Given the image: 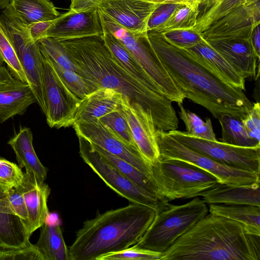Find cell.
<instances>
[{
  "label": "cell",
  "mask_w": 260,
  "mask_h": 260,
  "mask_svg": "<svg viewBox=\"0 0 260 260\" xmlns=\"http://www.w3.org/2000/svg\"><path fill=\"white\" fill-rule=\"evenodd\" d=\"M57 40L76 66L77 73L94 90L112 89L151 113L157 129L166 132L177 129L179 120L172 102L158 89L129 74L109 49L103 35Z\"/></svg>",
  "instance_id": "6da1fadb"
},
{
  "label": "cell",
  "mask_w": 260,
  "mask_h": 260,
  "mask_svg": "<svg viewBox=\"0 0 260 260\" xmlns=\"http://www.w3.org/2000/svg\"><path fill=\"white\" fill-rule=\"evenodd\" d=\"M149 40L178 88L218 119L228 114L244 117L253 103L243 90L229 84L187 49L171 43L162 32L147 31Z\"/></svg>",
  "instance_id": "7a4b0ae2"
},
{
  "label": "cell",
  "mask_w": 260,
  "mask_h": 260,
  "mask_svg": "<svg viewBox=\"0 0 260 260\" xmlns=\"http://www.w3.org/2000/svg\"><path fill=\"white\" fill-rule=\"evenodd\" d=\"M259 260L260 236L211 213L179 237L159 260Z\"/></svg>",
  "instance_id": "3957f363"
},
{
  "label": "cell",
  "mask_w": 260,
  "mask_h": 260,
  "mask_svg": "<svg viewBox=\"0 0 260 260\" xmlns=\"http://www.w3.org/2000/svg\"><path fill=\"white\" fill-rule=\"evenodd\" d=\"M157 213L152 208L135 203L98 213L76 232L68 248L69 260H96L135 245Z\"/></svg>",
  "instance_id": "277c9868"
},
{
  "label": "cell",
  "mask_w": 260,
  "mask_h": 260,
  "mask_svg": "<svg viewBox=\"0 0 260 260\" xmlns=\"http://www.w3.org/2000/svg\"><path fill=\"white\" fill-rule=\"evenodd\" d=\"M208 213L207 204L198 197L184 204H169L165 209L156 214L146 233L136 245L162 254Z\"/></svg>",
  "instance_id": "5b68a950"
},
{
  "label": "cell",
  "mask_w": 260,
  "mask_h": 260,
  "mask_svg": "<svg viewBox=\"0 0 260 260\" xmlns=\"http://www.w3.org/2000/svg\"><path fill=\"white\" fill-rule=\"evenodd\" d=\"M151 177L158 196L168 202L194 198L218 183L207 171L176 159L159 158L152 165Z\"/></svg>",
  "instance_id": "8992f818"
},
{
  "label": "cell",
  "mask_w": 260,
  "mask_h": 260,
  "mask_svg": "<svg viewBox=\"0 0 260 260\" xmlns=\"http://www.w3.org/2000/svg\"><path fill=\"white\" fill-rule=\"evenodd\" d=\"M99 10L102 22L134 57L161 93L172 102L182 104L185 96L152 47L147 31L130 32Z\"/></svg>",
  "instance_id": "52a82bcc"
},
{
  "label": "cell",
  "mask_w": 260,
  "mask_h": 260,
  "mask_svg": "<svg viewBox=\"0 0 260 260\" xmlns=\"http://www.w3.org/2000/svg\"><path fill=\"white\" fill-rule=\"evenodd\" d=\"M0 25L10 39L30 86L44 114L46 107L43 87V56L38 42L30 38L27 24L11 6L0 14Z\"/></svg>",
  "instance_id": "ba28073f"
},
{
  "label": "cell",
  "mask_w": 260,
  "mask_h": 260,
  "mask_svg": "<svg viewBox=\"0 0 260 260\" xmlns=\"http://www.w3.org/2000/svg\"><path fill=\"white\" fill-rule=\"evenodd\" d=\"M156 137L162 159L181 160L213 175L218 183L231 186H251L260 183V174L233 168L183 144L168 132L157 129Z\"/></svg>",
  "instance_id": "9c48e42d"
},
{
  "label": "cell",
  "mask_w": 260,
  "mask_h": 260,
  "mask_svg": "<svg viewBox=\"0 0 260 260\" xmlns=\"http://www.w3.org/2000/svg\"><path fill=\"white\" fill-rule=\"evenodd\" d=\"M78 138L81 157L109 188L132 203L152 208L157 213L167 207L169 202L138 186L96 150L91 143L82 137Z\"/></svg>",
  "instance_id": "30bf717a"
},
{
  "label": "cell",
  "mask_w": 260,
  "mask_h": 260,
  "mask_svg": "<svg viewBox=\"0 0 260 260\" xmlns=\"http://www.w3.org/2000/svg\"><path fill=\"white\" fill-rule=\"evenodd\" d=\"M189 148L226 166L260 174V146L244 147L200 139L186 132H168Z\"/></svg>",
  "instance_id": "8fae6325"
},
{
  "label": "cell",
  "mask_w": 260,
  "mask_h": 260,
  "mask_svg": "<svg viewBox=\"0 0 260 260\" xmlns=\"http://www.w3.org/2000/svg\"><path fill=\"white\" fill-rule=\"evenodd\" d=\"M42 56L45 115L47 124L50 127L56 128L72 126L80 100L68 87L47 57Z\"/></svg>",
  "instance_id": "7c38bea8"
},
{
  "label": "cell",
  "mask_w": 260,
  "mask_h": 260,
  "mask_svg": "<svg viewBox=\"0 0 260 260\" xmlns=\"http://www.w3.org/2000/svg\"><path fill=\"white\" fill-rule=\"evenodd\" d=\"M72 126L77 137L84 138L131 164L152 178V165L144 158L138 149L116 135L99 119L93 118L77 121Z\"/></svg>",
  "instance_id": "4fadbf2b"
},
{
  "label": "cell",
  "mask_w": 260,
  "mask_h": 260,
  "mask_svg": "<svg viewBox=\"0 0 260 260\" xmlns=\"http://www.w3.org/2000/svg\"><path fill=\"white\" fill-rule=\"evenodd\" d=\"M260 24V1L238 7L212 23L201 34L205 40H250Z\"/></svg>",
  "instance_id": "5bb4252c"
},
{
  "label": "cell",
  "mask_w": 260,
  "mask_h": 260,
  "mask_svg": "<svg viewBox=\"0 0 260 260\" xmlns=\"http://www.w3.org/2000/svg\"><path fill=\"white\" fill-rule=\"evenodd\" d=\"M118 110L128 124L138 150L149 164L154 165L159 159L160 152L152 115L124 96Z\"/></svg>",
  "instance_id": "9a60e30c"
},
{
  "label": "cell",
  "mask_w": 260,
  "mask_h": 260,
  "mask_svg": "<svg viewBox=\"0 0 260 260\" xmlns=\"http://www.w3.org/2000/svg\"><path fill=\"white\" fill-rule=\"evenodd\" d=\"M159 4L142 0H102L99 9L132 32L147 31L150 16Z\"/></svg>",
  "instance_id": "2e32d148"
},
{
  "label": "cell",
  "mask_w": 260,
  "mask_h": 260,
  "mask_svg": "<svg viewBox=\"0 0 260 260\" xmlns=\"http://www.w3.org/2000/svg\"><path fill=\"white\" fill-rule=\"evenodd\" d=\"M98 35H103V29L98 7L80 13L70 10L60 15L53 20L45 37L66 39Z\"/></svg>",
  "instance_id": "e0dca14e"
},
{
  "label": "cell",
  "mask_w": 260,
  "mask_h": 260,
  "mask_svg": "<svg viewBox=\"0 0 260 260\" xmlns=\"http://www.w3.org/2000/svg\"><path fill=\"white\" fill-rule=\"evenodd\" d=\"M205 41L245 79L256 77L259 59L254 53L251 39Z\"/></svg>",
  "instance_id": "ac0fdd59"
},
{
  "label": "cell",
  "mask_w": 260,
  "mask_h": 260,
  "mask_svg": "<svg viewBox=\"0 0 260 260\" xmlns=\"http://www.w3.org/2000/svg\"><path fill=\"white\" fill-rule=\"evenodd\" d=\"M19 188L26 206L29 233L40 228L49 216L47 201L50 188L44 182H39L32 175L24 173V180Z\"/></svg>",
  "instance_id": "d6986e66"
},
{
  "label": "cell",
  "mask_w": 260,
  "mask_h": 260,
  "mask_svg": "<svg viewBox=\"0 0 260 260\" xmlns=\"http://www.w3.org/2000/svg\"><path fill=\"white\" fill-rule=\"evenodd\" d=\"M123 96L108 88H100L80 100L75 113V121L91 118L100 119L105 115L118 110Z\"/></svg>",
  "instance_id": "ffe728a7"
},
{
  "label": "cell",
  "mask_w": 260,
  "mask_h": 260,
  "mask_svg": "<svg viewBox=\"0 0 260 260\" xmlns=\"http://www.w3.org/2000/svg\"><path fill=\"white\" fill-rule=\"evenodd\" d=\"M200 196L207 204L249 205L260 206L259 184L231 186L218 183L202 192Z\"/></svg>",
  "instance_id": "44dd1931"
},
{
  "label": "cell",
  "mask_w": 260,
  "mask_h": 260,
  "mask_svg": "<svg viewBox=\"0 0 260 260\" xmlns=\"http://www.w3.org/2000/svg\"><path fill=\"white\" fill-rule=\"evenodd\" d=\"M32 133L28 127L20 128L8 142L14 150L20 167L24 168L27 174L35 176L41 182H45L48 169L39 159L34 148Z\"/></svg>",
  "instance_id": "7402d4cb"
},
{
  "label": "cell",
  "mask_w": 260,
  "mask_h": 260,
  "mask_svg": "<svg viewBox=\"0 0 260 260\" xmlns=\"http://www.w3.org/2000/svg\"><path fill=\"white\" fill-rule=\"evenodd\" d=\"M37 100L27 83L19 81L0 88V122L16 115H22Z\"/></svg>",
  "instance_id": "603a6c76"
},
{
  "label": "cell",
  "mask_w": 260,
  "mask_h": 260,
  "mask_svg": "<svg viewBox=\"0 0 260 260\" xmlns=\"http://www.w3.org/2000/svg\"><path fill=\"white\" fill-rule=\"evenodd\" d=\"M187 49L229 84L245 90L246 79L203 38L196 45Z\"/></svg>",
  "instance_id": "cb8c5ba5"
},
{
  "label": "cell",
  "mask_w": 260,
  "mask_h": 260,
  "mask_svg": "<svg viewBox=\"0 0 260 260\" xmlns=\"http://www.w3.org/2000/svg\"><path fill=\"white\" fill-rule=\"evenodd\" d=\"M209 212L242 224L248 233L260 236V206L209 204Z\"/></svg>",
  "instance_id": "d4e9b609"
},
{
  "label": "cell",
  "mask_w": 260,
  "mask_h": 260,
  "mask_svg": "<svg viewBox=\"0 0 260 260\" xmlns=\"http://www.w3.org/2000/svg\"><path fill=\"white\" fill-rule=\"evenodd\" d=\"M41 228L39 238L35 245L43 260H69V249L60 226L46 221Z\"/></svg>",
  "instance_id": "484cf974"
},
{
  "label": "cell",
  "mask_w": 260,
  "mask_h": 260,
  "mask_svg": "<svg viewBox=\"0 0 260 260\" xmlns=\"http://www.w3.org/2000/svg\"><path fill=\"white\" fill-rule=\"evenodd\" d=\"M30 237L27 227L17 215L0 211V248L26 246L30 243Z\"/></svg>",
  "instance_id": "4316f807"
},
{
  "label": "cell",
  "mask_w": 260,
  "mask_h": 260,
  "mask_svg": "<svg viewBox=\"0 0 260 260\" xmlns=\"http://www.w3.org/2000/svg\"><path fill=\"white\" fill-rule=\"evenodd\" d=\"M102 25L104 41L109 49L120 64L129 74L142 83L159 90L139 62L123 45L108 30L102 22Z\"/></svg>",
  "instance_id": "83f0119b"
},
{
  "label": "cell",
  "mask_w": 260,
  "mask_h": 260,
  "mask_svg": "<svg viewBox=\"0 0 260 260\" xmlns=\"http://www.w3.org/2000/svg\"><path fill=\"white\" fill-rule=\"evenodd\" d=\"M10 6L27 24L52 21L60 15L50 0H12Z\"/></svg>",
  "instance_id": "f1b7e54d"
},
{
  "label": "cell",
  "mask_w": 260,
  "mask_h": 260,
  "mask_svg": "<svg viewBox=\"0 0 260 260\" xmlns=\"http://www.w3.org/2000/svg\"><path fill=\"white\" fill-rule=\"evenodd\" d=\"M217 119L221 127V142L244 147L260 146V143L251 139L247 134L240 118L223 114Z\"/></svg>",
  "instance_id": "f546056e"
},
{
  "label": "cell",
  "mask_w": 260,
  "mask_h": 260,
  "mask_svg": "<svg viewBox=\"0 0 260 260\" xmlns=\"http://www.w3.org/2000/svg\"><path fill=\"white\" fill-rule=\"evenodd\" d=\"M92 145L96 150L114 165L134 183L147 192L160 198L158 196L155 183L151 177L142 172L131 164L109 153L100 147L93 144H92Z\"/></svg>",
  "instance_id": "4dcf8cb0"
},
{
  "label": "cell",
  "mask_w": 260,
  "mask_h": 260,
  "mask_svg": "<svg viewBox=\"0 0 260 260\" xmlns=\"http://www.w3.org/2000/svg\"><path fill=\"white\" fill-rule=\"evenodd\" d=\"M260 0H218L200 19L192 30L202 33L214 22L234 9L250 5Z\"/></svg>",
  "instance_id": "1f68e13d"
},
{
  "label": "cell",
  "mask_w": 260,
  "mask_h": 260,
  "mask_svg": "<svg viewBox=\"0 0 260 260\" xmlns=\"http://www.w3.org/2000/svg\"><path fill=\"white\" fill-rule=\"evenodd\" d=\"M178 105L180 108V118L183 121L188 134L200 139L217 140L209 118L204 121L196 114L185 109L182 103H178Z\"/></svg>",
  "instance_id": "d6a6232c"
},
{
  "label": "cell",
  "mask_w": 260,
  "mask_h": 260,
  "mask_svg": "<svg viewBox=\"0 0 260 260\" xmlns=\"http://www.w3.org/2000/svg\"><path fill=\"white\" fill-rule=\"evenodd\" d=\"M199 7L183 5L178 8L159 30L165 32L176 29H192L196 25Z\"/></svg>",
  "instance_id": "836d02e7"
},
{
  "label": "cell",
  "mask_w": 260,
  "mask_h": 260,
  "mask_svg": "<svg viewBox=\"0 0 260 260\" xmlns=\"http://www.w3.org/2000/svg\"><path fill=\"white\" fill-rule=\"evenodd\" d=\"M0 63H5L11 75L16 79L28 83L25 73L15 50L0 25Z\"/></svg>",
  "instance_id": "e575fe53"
},
{
  "label": "cell",
  "mask_w": 260,
  "mask_h": 260,
  "mask_svg": "<svg viewBox=\"0 0 260 260\" xmlns=\"http://www.w3.org/2000/svg\"><path fill=\"white\" fill-rule=\"evenodd\" d=\"M50 62L70 90L80 100L94 91L85 79L77 72L65 69L41 52Z\"/></svg>",
  "instance_id": "d590c367"
},
{
  "label": "cell",
  "mask_w": 260,
  "mask_h": 260,
  "mask_svg": "<svg viewBox=\"0 0 260 260\" xmlns=\"http://www.w3.org/2000/svg\"><path fill=\"white\" fill-rule=\"evenodd\" d=\"M40 51L63 68L77 72L75 64L69 59L66 51L58 40L44 37L38 41Z\"/></svg>",
  "instance_id": "8d00e7d4"
},
{
  "label": "cell",
  "mask_w": 260,
  "mask_h": 260,
  "mask_svg": "<svg viewBox=\"0 0 260 260\" xmlns=\"http://www.w3.org/2000/svg\"><path fill=\"white\" fill-rule=\"evenodd\" d=\"M99 119L126 143L137 148L128 124L119 110L110 112Z\"/></svg>",
  "instance_id": "74e56055"
},
{
  "label": "cell",
  "mask_w": 260,
  "mask_h": 260,
  "mask_svg": "<svg viewBox=\"0 0 260 260\" xmlns=\"http://www.w3.org/2000/svg\"><path fill=\"white\" fill-rule=\"evenodd\" d=\"M24 180L21 168L5 158H0V188L8 191L19 187Z\"/></svg>",
  "instance_id": "f35d334b"
},
{
  "label": "cell",
  "mask_w": 260,
  "mask_h": 260,
  "mask_svg": "<svg viewBox=\"0 0 260 260\" xmlns=\"http://www.w3.org/2000/svg\"><path fill=\"white\" fill-rule=\"evenodd\" d=\"M162 253L138 247L136 244L125 249L110 252L96 260H159Z\"/></svg>",
  "instance_id": "ab89813d"
},
{
  "label": "cell",
  "mask_w": 260,
  "mask_h": 260,
  "mask_svg": "<svg viewBox=\"0 0 260 260\" xmlns=\"http://www.w3.org/2000/svg\"><path fill=\"white\" fill-rule=\"evenodd\" d=\"M183 5L177 3L158 5L149 17L147 30L159 31L174 12Z\"/></svg>",
  "instance_id": "60d3db41"
},
{
  "label": "cell",
  "mask_w": 260,
  "mask_h": 260,
  "mask_svg": "<svg viewBox=\"0 0 260 260\" xmlns=\"http://www.w3.org/2000/svg\"><path fill=\"white\" fill-rule=\"evenodd\" d=\"M162 32L171 43L186 49L193 47L202 39L200 34L191 29H176Z\"/></svg>",
  "instance_id": "b9f144b4"
},
{
  "label": "cell",
  "mask_w": 260,
  "mask_h": 260,
  "mask_svg": "<svg viewBox=\"0 0 260 260\" xmlns=\"http://www.w3.org/2000/svg\"><path fill=\"white\" fill-rule=\"evenodd\" d=\"M43 260L35 245L31 243L16 248H0V260Z\"/></svg>",
  "instance_id": "7bdbcfd3"
},
{
  "label": "cell",
  "mask_w": 260,
  "mask_h": 260,
  "mask_svg": "<svg viewBox=\"0 0 260 260\" xmlns=\"http://www.w3.org/2000/svg\"><path fill=\"white\" fill-rule=\"evenodd\" d=\"M244 129L249 136L260 143V104L253 103V105L246 114L240 119Z\"/></svg>",
  "instance_id": "ee69618b"
},
{
  "label": "cell",
  "mask_w": 260,
  "mask_h": 260,
  "mask_svg": "<svg viewBox=\"0 0 260 260\" xmlns=\"http://www.w3.org/2000/svg\"><path fill=\"white\" fill-rule=\"evenodd\" d=\"M8 197L13 211L22 219L29 232L27 210L19 187L9 189L8 191Z\"/></svg>",
  "instance_id": "f6af8a7d"
},
{
  "label": "cell",
  "mask_w": 260,
  "mask_h": 260,
  "mask_svg": "<svg viewBox=\"0 0 260 260\" xmlns=\"http://www.w3.org/2000/svg\"><path fill=\"white\" fill-rule=\"evenodd\" d=\"M52 22L53 20L40 21L27 24L28 34L31 39L38 42L40 39L45 37Z\"/></svg>",
  "instance_id": "bcb514c9"
},
{
  "label": "cell",
  "mask_w": 260,
  "mask_h": 260,
  "mask_svg": "<svg viewBox=\"0 0 260 260\" xmlns=\"http://www.w3.org/2000/svg\"><path fill=\"white\" fill-rule=\"evenodd\" d=\"M102 0H71L70 10L77 12H86L98 8Z\"/></svg>",
  "instance_id": "7dc6e473"
},
{
  "label": "cell",
  "mask_w": 260,
  "mask_h": 260,
  "mask_svg": "<svg viewBox=\"0 0 260 260\" xmlns=\"http://www.w3.org/2000/svg\"><path fill=\"white\" fill-rule=\"evenodd\" d=\"M19 81L20 80L15 78L7 68L0 65V88L15 84Z\"/></svg>",
  "instance_id": "c3c4849f"
},
{
  "label": "cell",
  "mask_w": 260,
  "mask_h": 260,
  "mask_svg": "<svg viewBox=\"0 0 260 260\" xmlns=\"http://www.w3.org/2000/svg\"><path fill=\"white\" fill-rule=\"evenodd\" d=\"M260 24L254 28L251 37V43L254 53L259 59L260 52Z\"/></svg>",
  "instance_id": "681fc988"
},
{
  "label": "cell",
  "mask_w": 260,
  "mask_h": 260,
  "mask_svg": "<svg viewBox=\"0 0 260 260\" xmlns=\"http://www.w3.org/2000/svg\"><path fill=\"white\" fill-rule=\"evenodd\" d=\"M0 211L14 213L9 202L8 191L1 188H0Z\"/></svg>",
  "instance_id": "f907efd6"
},
{
  "label": "cell",
  "mask_w": 260,
  "mask_h": 260,
  "mask_svg": "<svg viewBox=\"0 0 260 260\" xmlns=\"http://www.w3.org/2000/svg\"><path fill=\"white\" fill-rule=\"evenodd\" d=\"M217 1V0H203L202 4L199 7V14L197 20L202 17Z\"/></svg>",
  "instance_id": "816d5d0a"
},
{
  "label": "cell",
  "mask_w": 260,
  "mask_h": 260,
  "mask_svg": "<svg viewBox=\"0 0 260 260\" xmlns=\"http://www.w3.org/2000/svg\"><path fill=\"white\" fill-rule=\"evenodd\" d=\"M145 2L156 4H162L169 3H177L185 5L191 4L188 0H142Z\"/></svg>",
  "instance_id": "f5cc1de1"
},
{
  "label": "cell",
  "mask_w": 260,
  "mask_h": 260,
  "mask_svg": "<svg viewBox=\"0 0 260 260\" xmlns=\"http://www.w3.org/2000/svg\"><path fill=\"white\" fill-rule=\"evenodd\" d=\"M12 0H0V9H5L9 7Z\"/></svg>",
  "instance_id": "db71d44e"
},
{
  "label": "cell",
  "mask_w": 260,
  "mask_h": 260,
  "mask_svg": "<svg viewBox=\"0 0 260 260\" xmlns=\"http://www.w3.org/2000/svg\"><path fill=\"white\" fill-rule=\"evenodd\" d=\"M188 1H189V2L191 4H192V5H197L195 4V3H194V0H188ZM197 6H198V5H197Z\"/></svg>",
  "instance_id": "11a10c76"
},
{
  "label": "cell",
  "mask_w": 260,
  "mask_h": 260,
  "mask_svg": "<svg viewBox=\"0 0 260 260\" xmlns=\"http://www.w3.org/2000/svg\"><path fill=\"white\" fill-rule=\"evenodd\" d=\"M194 3L199 7V0H194Z\"/></svg>",
  "instance_id": "9f6ffc18"
},
{
  "label": "cell",
  "mask_w": 260,
  "mask_h": 260,
  "mask_svg": "<svg viewBox=\"0 0 260 260\" xmlns=\"http://www.w3.org/2000/svg\"><path fill=\"white\" fill-rule=\"evenodd\" d=\"M203 1V0H199V7L202 4Z\"/></svg>",
  "instance_id": "6f0895ef"
}]
</instances>
